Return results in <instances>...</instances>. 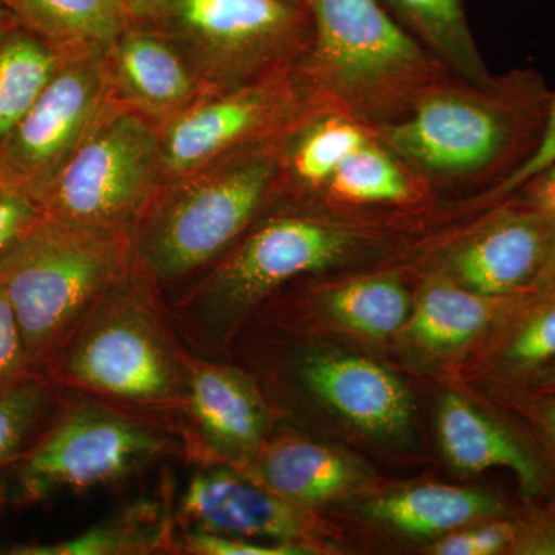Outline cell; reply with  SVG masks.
Segmentation results:
<instances>
[{"label":"cell","instance_id":"27","mask_svg":"<svg viewBox=\"0 0 555 555\" xmlns=\"http://www.w3.org/2000/svg\"><path fill=\"white\" fill-rule=\"evenodd\" d=\"M169 517L155 503H138L107 524L82 534L46 545L14 547L20 555H127L152 554L171 546Z\"/></svg>","mask_w":555,"mask_h":555},{"label":"cell","instance_id":"19","mask_svg":"<svg viewBox=\"0 0 555 555\" xmlns=\"http://www.w3.org/2000/svg\"><path fill=\"white\" fill-rule=\"evenodd\" d=\"M437 426L441 449L455 469L477 474L503 467L517 477L528 495L545 488V470L524 441L465 398L448 393L438 408Z\"/></svg>","mask_w":555,"mask_h":555},{"label":"cell","instance_id":"14","mask_svg":"<svg viewBox=\"0 0 555 555\" xmlns=\"http://www.w3.org/2000/svg\"><path fill=\"white\" fill-rule=\"evenodd\" d=\"M179 517L189 528L247 540L317 547L326 535L323 521L270 491L244 470L207 465L190 478Z\"/></svg>","mask_w":555,"mask_h":555},{"label":"cell","instance_id":"42","mask_svg":"<svg viewBox=\"0 0 555 555\" xmlns=\"http://www.w3.org/2000/svg\"><path fill=\"white\" fill-rule=\"evenodd\" d=\"M0 185H7L5 182L2 181V178H0Z\"/></svg>","mask_w":555,"mask_h":555},{"label":"cell","instance_id":"23","mask_svg":"<svg viewBox=\"0 0 555 555\" xmlns=\"http://www.w3.org/2000/svg\"><path fill=\"white\" fill-rule=\"evenodd\" d=\"M17 25L61 51L107 50L131 24L120 0H0Z\"/></svg>","mask_w":555,"mask_h":555},{"label":"cell","instance_id":"36","mask_svg":"<svg viewBox=\"0 0 555 555\" xmlns=\"http://www.w3.org/2000/svg\"><path fill=\"white\" fill-rule=\"evenodd\" d=\"M470 555H494L513 550L517 537V525L495 520L467 531Z\"/></svg>","mask_w":555,"mask_h":555},{"label":"cell","instance_id":"13","mask_svg":"<svg viewBox=\"0 0 555 555\" xmlns=\"http://www.w3.org/2000/svg\"><path fill=\"white\" fill-rule=\"evenodd\" d=\"M178 411L185 441L207 465L244 469L266 443L269 409L240 369L188 353V385Z\"/></svg>","mask_w":555,"mask_h":555},{"label":"cell","instance_id":"10","mask_svg":"<svg viewBox=\"0 0 555 555\" xmlns=\"http://www.w3.org/2000/svg\"><path fill=\"white\" fill-rule=\"evenodd\" d=\"M309 104L295 67L276 69L230 89L208 91L156 127L164 181L280 137Z\"/></svg>","mask_w":555,"mask_h":555},{"label":"cell","instance_id":"18","mask_svg":"<svg viewBox=\"0 0 555 555\" xmlns=\"http://www.w3.org/2000/svg\"><path fill=\"white\" fill-rule=\"evenodd\" d=\"M369 139L371 134L356 120L310 102L284 133L273 204L315 198L335 170Z\"/></svg>","mask_w":555,"mask_h":555},{"label":"cell","instance_id":"24","mask_svg":"<svg viewBox=\"0 0 555 555\" xmlns=\"http://www.w3.org/2000/svg\"><path fill=\"white\" fill-rule=\"evenodd\" d=\"M416 40L459 78L486 83V67L467 22L463 0H379Z\"/></svg>","mask_w":555,"mask_h":555},{"label":"cell","instance_id":"40","mask_svg":"<svg viewBox=\"0 0 555 555\" xmlns=\"http://www.w3.org/2000/svg\"><path fill=\"white\" fill-rule=\"evenodd\" d=\"M551 283H555V244L550 261H547L546 268L543 270L542 276H540L539 283H537L535 287L546 286V284Z\"/></svg>","mask_w":555,"mask_h":555},{"label":"cell","instance_id":"5","mask_svg":"<svg viewBox=\"0 0 555 555\" xmlns=\"http://www.w3.org/2000/svg\"><path fill=\"white\" fill-rule=\"evenodd\" d=\"M46 372L64 389L171 411L184 400L188 350L159 292L130 266L80 318Z\"/></svg>","mask_w":555,"mask_h":555},{"label":"cell","instance_id":"30","mask_svg":"<svg viewBox=\"0 0 555 555\" xmlns=\"http://www.w3.org/2000/svg\"><path fill=\"white\" fill-rule=\"evenodd\" d=\"M182 553L195 555H302L317 553V547L297 543H258L255 540L215 534L189 528L182 535Z\"/></svg>","mask_w":555,"mask_h":555},{"label":"cell","instance_id":"11","mask_svg":"<svg viewBox=\"0 0 555 555\" xmlns=\"http://www.w3.org/2000/svg\"><path fill=\"white\" fill-rule=\"evenodd\" d=\"M104 51H68L0 153V178L38 203L112 104Z\"/></svg>","mask_w":555,"mask_h":555},{"label":"cell","instance_id":"9","mask_svg":"<svg viewBox=\"0 0 555 555\" xmlns=\"http://www.w3.org/2000/svg\"><path fill=\"white\" fill-rule=\"evenodd\" d=\"M164 179L155 124L112 101L38 199L40 215L129 235Z\"/></svg>","mask_w":555,"mask_h":555},{"label":"cell","instance_id":"21","mask_svg":"<svg viewBox=\"0 0 555 555\" xmlns=\"http://www.w3.org/2000/svg\"><path fill=\"white\" fill-rule=\"evenodd\" d=\"M434 193L425 179L371 138L335 170L320 195L309 201L352 207H418Z\"/></svg>","mask_w":555,"mask_h":555},{"label":"cell","instance_id":"12","mask_svg":"<svg viewBox=\"0 0 555 555\" xmlns=\"http://www.w3.org/2000/svg\"><path fill=\"white\" fill-rule=\"evenodd\" d=\"M483 229L448 251L449 278L488 297H509L539 283L555 244V214L517 195L500 201Z\"/></svg>","mask_w":555,"mask_h":555},{"label":"cell","instance_id":"7","mask_svg":"<svg viewBox=\"0 0 555 555\" xmlns=\"http://www.w3.org/2000/svg\"><path fill=\"white\" fill-rule=\"evenodd\" d=\"M178 448L164 427L98 397L62 398L47 429L10 466L11 500L35 503L118 483Z\"/></svg>","mask_w":555,"mask_h":555},{"label":"cell","instance_id":"31","mask_svg":"<svg viewBox=\"0 0 555 555\" xmlns=\"http://www.w3.org/2000/svg\"><path fill=\"white\" fill-rule=\"evenodd\" d=\"M555 163V91L553 93V100H551L550 113H547V120L545 127V133H543L542 141H540L539 149L532 158L525 164L521 169H518L516 173L511 175L505 181L494 185V188L486 189L478 201L485 204H496L500 201L509 198V196L516 195L518 190L525 188L529 181L539 177L546 169Z\"/></svg>","mask_w":555,"mask_h":555},{"label":"cell","instance_id":"29","mask_svg":"<svg viewBox=\"0 0 555 555\" xmlns=\"http://www.w3.org/2000/svg\"><path fill=\"white\" fill-rule=\"evenodd\" d=\"M525 315L499 352V364L514 377H535L555 364V283L525 295Z\"/></svg>","mask_w":555,"mask_h":555},{"label":"cell","instance_id":"22","mask_svg":"<svg viewBox=\"0 0 555 555\" xmlns=\"http://www.w3.org/2000/svg\"><path fill=\"white\" fill-rule=\"evenodd\" d=\"M517 295L488 297L440 273L427 281L409 315V337L430 352L460 349L477 338Z\"/></svg>","mask_w":555,"mask_h":555},{"label":"cell","instance_id":"16","mask_svg":"<svg viewBox=\"0 0 555 555\" xmlns=\"http://www.w3.org/2000/svg\"><path fill=\"white\" fill-rule=\"evenodd\" d=\"M295 374L310 396L369 434L403 437L411 429L414 404L406 386L367 358L310 353Z\"/></svg>","mask_w":555,"mask_h":555},{"label":"cell","instance_id":"33","mask_svg":"<svg viewBox=\"0 0 555 555\" xmlns=\"http://www.w3.org/2000/svg\"><path fill=\"white\" fill-rule=\"evenodd\" d=\"M39 372L33 367L9 297L0 286V382Z\"/></svg>","mask_w":555,"mask_h":555},{"label":"cell","instance_id":"38","mask_svg":"<svg viewBox=\"0 0 555 555\" xmlns=\"http://www.w3.org/2000/svg\"><path fill=\"white\" fill-rule=\"evenodd\" d=\"M177 0H120L131 24H150Z\"/></svg>","mask_w":555,"mask_h":555},{"label":"cell","instance_id":"35","mask_svg":"<svg viewBox=\"0 0 555 555\" xmlns=\"http://www.w3.org/2000/svg\"><path fill=\"white\" fill-rule=\"evenodd\" d=\"M513 553L555 554V511L529 524L517 526Z\"/></svg>","mask_w":555,"mask_h":555},{"label":"cell","instance_id":"3","mask_svg":"<svg viewBox=\"0 0 555 555\" xmlns=\"http://www.w3.org/2000/svg\"><path fill=\"white\" fill-rule=\"evenodd\" d=\"M306 2L313 36L295 73L318 108L369 131L404 118L430 90L455 76L379 0Z\"/></svg>","mask_w":555,"mask_h":555},{"label":"cell","instance_id":"1","mask_svg":"<svg viewBox=\"0 0 555 555\" xmlns=\"http://www.w3.org/2000/svg\"><path fill=\"white\" fill-rule=\"evenodd\" d=\"M377 207L306 201L255 222L170 310L195 346L224 345L248 310L299 276L385 257L398 228Z\"/></svg>","mask_w":555,"mask_h":555},{"label":"cell","instance_id":"8","mask_svg":"<svg viewBox=\"0 0 555 555\" xmlns=\"http://www.w3.org/2000/svg\"><path fill=\"white\" fill-rule=\"evenodd\" d=\"M144 25L178 47L207 91L295 67L313 36L306 0H177Z\"/></svg>","mask_w":555,"mask_h":555},{"label":"cell","instance_id":"39","mask_svg":"<svg viewBox=\"0 0 555 555\" xmlns=\"http://www.w3.org/2000/svg\"><path fill=\"white\" fill-rule=\"evenodd\" d=\"M537 389L555 392V364L535 375Z\"/></svg>","mask_w":555,"mask_h":555},{"label":"cell","instance_id":"32","mask_svg":"<svg viewBox=\"0 0 555 555\" xmlns=\"http://www.w3.org/2000/svg\"><path fill=\"white\" fill-rule=\"evenodd\" d=\"M40 208L27 193L0 185V255L38 221Z\"/></svg>","mask_w":555,"mask_h":555},{"label":"cell","instance_id":"20","mask_svg":"<svg viewBox=\"0 0 555 555\" xmlns=\"http://www.w3.org/2000/svg\"><path fill=\"white\" fill-rule=\"evenodd\" d=\"M496 496L449 485H422L372 500L364 516L408 535L447 534L478 520L503 514Z\"/></svg>","mask_w":555,"mask_h":555},{"label":"cell","instance_id":"4","mask_svg":"<svg viewBox=\"0 0 555 555\" xmlns=\"http://www.w3.org/2000/svg\"><path fill=\"white\" fill-rule=\"evenodd\" d=\"M284 133L164 181L127 235L131 269L159 292L222 257L273 204Z\"/></svg>","mask_w":555,"mask_h":555},{"label":"cell","instance_id":"41","mask_svg":"<svg viewBox=\"0 0 555 555\" xmlns=\"http://www.w3.org/2000/svg\"><path fill=\"white\" fill-rule=\"evenodd\" d=\"M17 22L14 21V17L11 16L9 13V10L5 9V7L0 3V35H2L3 31L9 30L10 27H13V25H16Z\"/></svg>","mask_w":555,"mask_h":555},{"label":"cell","instance_id":"34","mask_svg":"<svg viewBox=\"0 0 555 555\" xmlns=\"http://www.w3.org/2000/svg\"><path fill=\"white\" fill-rule=\"evenodd\" d=\"M517 401L521 412L534 425L555 460V392L537 390L535 393L518 397Z\"/></svg>","mask_w":555,"mask_h":555},{"label":"cell","instance_id":"26","mask_svg":"<svg viewBox=\"0 0 555 555\" xmlns=\"http://www.w3.org/2000/svg\"><path fill=\"white\" fill-rule=\"evenodd\" d=\"M318 306L343 327L385 338L406 324L411 298L397 272H377L320 288Z\"/></svg>","mask_w":555,"mask_h":555},{"label":"cell","instance_id":"25","mask_svg":"<svg viewBox=\"0 0 555 555\" xmlns=\"http://www.w3.org/2000/svg\"><path fill=\"white\" fill-rule=\"evenodd\" d=\"M67 53L17 24L0 35V153Z\"/></svg>","mask_w":555,"mask_h":555},{"label":"cell","instance_id":"28","mask_svg":"<svg viewBox=\"0 0 555 555\" xmlns=\"http://www.w3.org/2000/svg\"><path fill=\"white\" fill-rule=\"evenodd\" d=\"M62 387L49 372L0 382V470L13 465L60 411Z\"/></svg>","mask_w":555,"mask_h":555},{"label":"cell","instance_id":"15","mask_svg":"<svg viewBox=\"0 0 555 555\" xmlns=\"http://www.w3.org/2000/svg\"><path fill=\"white\" fill-rule=\"evenodd\" d=\"M104 57L112 100L156 127L208 93L178 47L150 25L130 24Z\"/></svg>","mask_w":555,"mask_h":555},{"label":"cell","instance_id":"17","mask_svg":"<svg viewBox=\"0 0 555 555\" xmlns=\"http://www.w3.org/2000/svg\"><path fill=\"white\" fill-rule=\"evenodd\" d=\"M241 470L310 513L356 494L367 481L356 460L301 437L266 441Z\"/></svg>","mask_w":555,"mask_h":555},{"label":"cell","instance_id":"37","mask_svg":"<svg viewBox=\"0 0 555 555\" xmlns=\"http://www.w3.org/2000/svg\"><path fill=\"white\" fill-rule=\"evenodd\" d=\"M520 195L528 196L529 199L542 204L555 214V163L550 169L540 173L539 177L529 181L525 188L518 190ZM516 193V195H517Z\"/></svg>","mask_w":555,"mask_h":555},{"label":"cell","instance_id":"2","mask_svg":"<svg viewBox=\"0 0 555 555\" xmlns=\"http://www.w3.org/2000/svg\"><path fill=\"white\" fill-rule=\"evenodd\" d=\"M554 91L532 68L486 83L452 76L409 115L367 131L434 190L494 188L525 166L545 133Z\"/></svg>","mask_w":555,"mask_h":555},{"label":"cell","instance_id":"6","mask_svg":"<svg viewBox=\"0 0 555 555\" xmlns=\"http://www.w3.org/2000/svg\"><path fill=\"white\" fill-rule=\"evenodd\" d=\"M129 269V236L42 215L0 255V286L36 371Z\"/></svg>","mask_w":555,"mask_h":555}]
</instances>
